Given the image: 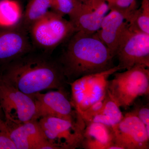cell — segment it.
<instances>
[{
  "mask_svg": "<svg viewBox=\"0 0 149 149\" xmlns=\"http://www.w3.org/2000/svg\"><path fill=\"white\" fill-rule=\"evenodd\" d=\"M0 79L32 95L50 89L64 88L67 81L59 62L34 51L3 65Z\"/></svg>",
  "mask_w": 149,
  "mask_h": 149,
  "instance_id": "obj_1",
  "label": "cell"
},
{
  "mask_svg": "<svg viewBox=\"0 0 149 149\" xmlns=\"http://www.w3.org/2000/svg\"><path fill=\"white\" fill-rule=\"evenodd\" d=\"M69 40L59 62L69 83L82 76L115 66L114 56L96 32L77 31Z\"/></svg>",
  "mask_w": 149,
  "mask_h": 149,
  "instance_id": "obj_2",
  "label": "cell"
},
{
  "mask_svg": "<svg viewBox=\"0 0 149 149\" xmlns=\"http://www.w3.org/2000/svg\"><path fill=\"white\" fill-rule=\"evenodd\" d=\"M113 75L109 81L107 92L120 107L126 109L139 97L148 95L149 68L136 65Z\"/></svg>",
  "mask_w": 149,
  "mask_h": 149,
  "instance_id": "obj_3",
  "label": "cell"
},
{
  "mask_svg": "<svg viewBox=\"0 0 149 149\" xmlns=\"http://www.w3.org/2000/svg\"><path fill=\"white\" fill-rule=\"evenodd\" d=\"M63 17L50 10L32 24L28 34L35 49L48 54L76 32L72 22Z\"/></svg>",
  "mask_w": 149,
  "mask_h": 149,
  "instance_id": "obj_4",
  "label": "cell"
},
{
  "mask_svg": "<svg viewBox=\"0 0 149 149\" xmlns=\"http://www.w3.org/2000/svg\"><path fill=\"white\" fill-rule=\"evenodd\" d=\"M121 70L118 65L112 68L77 78L71 83V101L79 113L87 110L101 100L107 91L109 77Z\"/></svg>",
  "mask_w": 149,
  "mask_h": 149,
  "instance_id": "obj_5",
  "label": "cell"
},
{
  "mask_svg": "<svg viewBox=\"0 0 149 149\" xmlns=\"http://www.w3.org/2000/svg\"><path fill=\"white\" fill-rule=\"evenodd\" d=\"M0 105L4 120L21 123L38 120L34 98L0 79Z\"/></svg>",
  "mask_w": 149,
  "mask_h": 149,
  "instance_id": "obj_6",
  "label": "cell"
},
{
  "mask_svg": "<svg viewBox=\"0 0 149 149\" xmlns=\"http://www.w3.org/2000/svg\"><path fill=\"white\" fill-rule=\"evenodd\" d=\"M37 120L46 139L56 149L80 148L85 124L53 116L41 117Z\"/></svg>",
  "mask_w": 149,
  "mask_h": 149,
  "instance_id": "obj_7",
  "label": "cell"
},
{
  "mask_svg": "<svg viewBox=\"0 0 149 149\" xmlns=\"http://www.w3.org/2000/svg\"><path fill=\"white\" fill-rule=\"evenodd\" d=\"M115 57L121 70L136 65L149 67V34L130 29L128 24L120 38Z\"/></svg>",
  "mask_w": 149,
  "mask_h": 149,
  "instance_id": "obj_8",
  "label": "cell"
},
{
  "mask_svg": "<svg viewBox=\"0 0 149 149\" xmlns=\"http://www.w3.org/2000/svg\"><path fill=\"white\" fill-rule=\"evenodd\" d=\"M36 104L38 120L45 116L62 118L76 124H85L80 114L72 105L64 88L45 93L32 95Z\"/></svg>",
  "mask_w": 149,
  "mask_h": 149,
  "instance_id": "obj_9",
  "label": "cell"
},
{
  "mask_svg": "<svg viewBox=\"0 0 149 149\" xmlns=\"http://www.w3.org/2000/svg\"><path fill=\"white\" fill-rule=\"evenodd\" d=\"M111 128L114 145L122 149L149 148V133L133 111L124 115L122 120Z\"/></svg>",
  "mask_w": 149,
  "mask_h": 149,
  "instance_id": "obj_10",
  "label": "cell"
},
{
  "mask_svg": "<svg viewBox=\"0 0 149 149\" xmlns=\"http://www.w3.org/2000/svg\"><path fill=\"white\" fill-rule=\"evenodd\" d=\"M4 120L16 149H56L46 139L38 120L21 123Z\"/></svg>",
  "mask_w": 149,
  "mask_h": 149,
  "instance_id": "obj_11",
  "label": "cell"
},
{
  "mask_svg": "<svg viewBox=\"0 0 149 149\" xmlns=\"http://www.w3.org/2000/svg\"><path fill=\"white\" fill-rule=\"evenodd\" d=\"M34 50L27 31L19 27L0 29V64L8 63Z\"/></svg>",
  "mask_w": 149,
  "mask_h": 149,
  "instance_id": "obj_12",
  "label": "cell"
},
{
  "mask_svg": "<svg viewBox=\"0 0 149 149\" xmlns=\"http://www.w3.org/2000/svg\"><path fill=\"white\" fill-rule=\"evenodd\" d=\"M109 10L105 0H89L84 3L80 13L72 22L76 32L95 33Z\"/></svg>",
  "mask_w": 149,
  "mask_h": 149,
  "instance_id": "obj_13",
  "label": "cell"
},
{
  "mask_svg": "<svg viewBox=\"0 0 149 149\" xmlns=\"http://www.w3.org/2000/svg\"><path fill=\"white\" fill-rule=\"evenodd\" d=\"M127 24L128 22L122 13L110 10L103 19L100 29L96 32L114 58L119 41Z\"/></svg>",
  "mask_w": 149,
  "mask_h": 149,
  "instance_id": "obj_14",
  "label": "cell"
},
{
  "mask_svg": "<svg viewBox=\"0 0 149 149\" xmlns=\"http://www.w3.org/2000/svg\"><path fill=\"white\" fill-rule=\"evenodd\" d=\"M114 144L111 127L98 122L86 124L81 148L109 149Z\"/></svg>",
  "mask_w": 149,
  "mask_h": 149,
  "instance_id": "obj_15",
  "label": "cell"
},
{
  "mask_svg": "<svg viewBox=\"0 0 149 149\" xmlns=\"http://www.w3.org/2000/svg\"><path fill=\"white\" fill-rule=\"evenodd\" d=\"M23 11L16 0H0V29H10L19 27Z\"/></svg>",
  "mask_w": 149,
  "mask_h": 149,
  "instance_id": "obj_16",
  "label": "cell"
},
{
  "mask_svg": "<svg viewBox=\"0 0 149 149\" xmlns=\"http://www.w3.org/2000/svg\"><path fill=\"white\" fill-rule=\"evenodd\" d=\"M51 3V0H29L18 27L28 32L32 24L50 10Z\"/></svg>",
  "mask_w": 149,
  "mask_h": 149,
  "instance_id": "obj_17",
  "label": "cell"
},
{
  "mask_svg": "<svg viewBox=\"0 0 149 149\" xmlns=\"http://www.w3.org/2000/svg\"><path fill=\"white\" fill-rule=\"evenodd\" d=\"M123 116L120 107L112 98L107 91L103 106L93 118L91 122L100 123L112 127L120 122Z\"/></svg>",
  "mask_w": 149,
  "mask_h": 149,
  "instance_id": "obj_18",
  "label": "cell"
},
{
  "mask_svg": "<svg viewBox=\"0 0 149 149\" xmlns=\"http://www.w3.org/2000/svg\"><path fill=\"white\" fill-rule=\"evenodd\" d=\"M130 29L149 34V0H142L141 7L126 19Z\"/></svg>",
  "mask_w": 149,
  "mask_h": 149,
  "instance_id": "obj_19",
  "label": "cell"
},
{
  "mask_svg": "<svg viewBox=\"0 0 149 149\" xmlns=\"http://www.w3.org/2000/svg\"><path fill=\"white\" fill-rule=\"evenodd\" d=\"M51 10L64 17L68 15L72 23L78 16L84 3L80 0H51Z\"/></svg>",
  "mask_w": 149,
  "mask_h": 149,
  "instance_id": "obj_20",
  "label": "cell"
},
{
  "mask_svg": "<svg viewBox=\"0 0 149 149\" xmlns=\"http://www.w3.org/2000/svg\"><path fill=\"white\" fill-rule=\"evenodd\" d=\"M109 10H115L122 13L125 19L138 8L136 0H105Z\"/></svg>",
  "mask_w": 149,
  "mask_h": 149,
  "instance_id": "obj_21",
  "label": "cell"
},
{
  "mask_svg": "<svg viewBox=\"0 0 149 149\" xmlns=\"http://www.w3.org/2000/svg\"><path fill=\"white\" fill-rule=\"evenodd\" d=\"M0 149H16L9 135L4 119L0 118Z\"/></svg>",
  "mask_w": 149,
  "mask_h": 149,
  "instance_id": "obj_22",
  "label": "cell"
},
{
  "mask_svg": "<svg viewBox=\"0 0 149 149\" xmlns=\"http://www.w3.org/2000/svg\"><path fill=\"white\" fill-rule=\"evenodd\" d=\"M133 111L146 126L149 133V107L148 104L136 105Z\"/></svg>",
  "mask_w": 149,
  "mask_h": 149,
  "instance_id": "obj_23",
  "label": "cell"
},
{
  "mask_svg": "<svg viewBox=\"0 0 149 149\" xmlns=\"http://www.w3.org/2000/svg\"><path fill=\"white\" fill-rule=\"evenodd\" d=\"M0 118L4 120V114L3 113L1 108V105H0Z\"/></svg>",
  "mask_w": 149,
  "mask_h": 149,
  "instance_id": "obj_24",
  "label": "cell"
},
{
  "mask_svg": "<svg viewBox=\"0 0 149 149\" xmlns=\"http://www.w3.org/2000/svg\"><path fill=\"white\" fill-rule=\"evenodd\" d=\"M80 1H81V2H82L83 3H87L89 0H80Z\"/></svg>",
  "mask_w": 149,
  "mask_h": 149,
  "instance_id": "obj_25",
  "label": "cell"
}]
</instances>
